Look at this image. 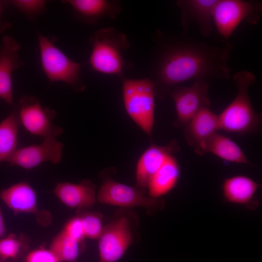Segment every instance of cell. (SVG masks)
<instances>
[{"label": "cell", "instance_id": "1", "mask_svg": "<svg viewBox=\"0 0 262 262\" xmlns=\"http://www.w3.org/2000/svg\"><path fill=\"white\" fill-rule=\"evenodd\" d=\"M151 78L155 95L162 101L171 89L184 82L228 80V61L233 49L227 41L222 47L211 46L187 35H164L158 33Z\"/></svg>", "mask_w": 262, "mask_h": 262}, {"label": "cell", "instance_id": "2", "mask_svg": "<svg viewBox=\"0 0 262 262\" xmlns=\"http://www.w3.org/2000/svg\"><path fill=\"white\" fill-rule=\"evenodd\" d=\"M237 94L232 101L219 115V130L240 135L258 134L262 124V114L255 112L249 94V87L256 80L255 75L243 70L233 77Z\"/></svg>", "mask_w": 262, "mask_h": 262}, {"label": "cell", "instance_id": "3", "mask_svg": "<svg viewBox=\"0 0 262 262\" xmlns=\"http://www.w3.org/2000/svg\"><path fill=\"white\" fill-rule=\"evenodd\" d=\"M92 51L88 60L91 69L122 78L132 64L123 57L121 52L130 47L126 35L113 27L99 29L90 37Z\"/></svg>", "mask_w": 262, "mask_h": 262}, {"label": "cell", "instance_id": "4", "mask_svg": "<svg viewBox=\"0 0 262 262\" xmlns=\"http://www.w3.org/2000/svg\"><path fill=\"white\" fill-rule=\"evenodd\" d=\"M125 109L133 122L150 138L155 119L154 85L149 78H121Z\"/></svg>", "mask_w": 262, "mask_h": 262}, {"label": "cell", "instance_id": "5", "mask_svg": "<svg viewBox=\"0 0 262 262\" xmlns=\"http://www.w3.org/2000/svg\"><path fill=\"white\" fill-rule=\"evenodd\" d=\"M37 34L41 67L49 82H64L76 92L83 91L86 86L81 78V64L70 59L55 45V37Z\"/></svg>", "mask_w": 262, "mask_h": 262}, {"label": "cell", "instance_id": "6", "mask_svg": "<svg viewBox=\"0 0 262 262\" xmlns=\"http://www.w3.org/2000/svg\"><path fill=\"white\" fill-rule=\"evenodd\" d=\"M262 4L258 0H217L213 8V25L219 34L229 39L241 23L252 25L259 21Z\"/></svg>", "mask_w": 262, "mask_h": 262}, {"label": "cell", "instance_id": "7", "mask_svg": "<svg viewBox=\"0 0 262 262\" xmlns=\"http://www.w3.org/2000/svg\"><path fill=\"white\" fill-rule=\"evenodd\" d=\"M102 174V183L97 197L99 202L126 207H142L151 210L162 209L164 206L161 198L147 196L137 187L117 182L105 170Z\"/></svg>", "mask_w": 262, "mask_h": 262}, {"label": "cell", "instance_id": "8", "mask_svg": "<svg viewBox=\"0 0 262 262\" xmlns=\"http://www.w3.org/2000/svg\"><path fill=\"white\" fill-rule=\"evenodd\" d=\"M17 113L19 123L33 135L45 138L62 134L61 127L53 124L56 112L41 105L33 96H24L19 100Z\"/></svg>", "mask_w": 262, "mask_h": 262}, {"label": "cell", "instance_id": "9", "mask_svg": "<svg viewBox=\"0 0 262 262\" xmlns=\"http://www.w3.org/2000/svg\"><path fill=\"white\" fill-rule=\"evenodd\" d=\"M209 88L207 81L196 80L191 86L177 85L171 89L169 96L175 106V127L183 128L201 108L211 107Z\"/></svg>", "mask_w": 262, "mask_h": 262}, {"label": "cell", "instance_id": "10", "mask_svg": "<svg viewBox=\"0 0 262 262\" xmlns=\"http://www.w3.org/2000/svg\"><path fill=\"white\" fill-rule=\"evenodd\" d=\"M98 242L99 262H116L131 245L132 234L129 220L121 217L102 229Z\"/></svg>", "mask_w": 262, "mask_h": 262}, {"label": "cell", "instance_id": "11", "mask_svg": "<svg viewBox=\"0 0 262 262\" xmlns=\"http://www.w3.org/2000/svg\"><path fill=\"white\" fill-rule=\"evenodd\" d=\"M63 147L56 137L45 138L40 144L17 148L6 162L26 169L33 168L46 162L58 164L62 158Z\"/></svg>", "mask_w": 262, "mask_h": 262}, {"label": "cell", "instance_id": "12", "mask_svg": "<svg viewBox=\"0 0 262 262\" xmlns=\"http://www.w3.org/2000/svg\"><path fill=\"white\" fill-rule=\"evenodd\" d=\"M217 0H178L176 3L180 11L183 34H186L190 25L195 23L204 37L213 33V13Z\"/></svg>", "mask_w": 262, "mask_h": 262}, {"label": "cell", "instance_id": "13", "mask_svg": "<svg viewBox=\"0 0 262 262\" xmlns=\"http://www.w3.org/2000/svg\"><path fill=\"white\" fill-rule=\"evenodd\" d=\"M180 147L176 139L164 146L151 143L140 157L136 167V187L143 191L147 188L152 176L167 157L179 152Z\"/></svg>", "mask_w": 262, "mask_h": 262}, {"label": "cell", "instance_id": "14", "mask_svg": "<svg viewBox=\"0 0 262 262\" xmlns=\"http://www.w3.org/2000/svg\"><path fill=\"white\" fill-rule=\"evenodd\" d=\"M20 49L14 37L10 35L3 36L0 45V98L9 105H14L12 72L24 65L19 59Z\"/></svg>", "mask_w": 262, "mask_h": 262}, {"label": "cell", "instance_id": "15", "mask_svg": "<svg viewBox=\"0 0 262 262\" xmlns=\"http://www.w3.org/2000/svg\"><path fill=\"white\" fill-rule=\"evenodd\" d=\"M187 144L196 152L215 132L219 131L218 115L210 107L201 108L183 127Z\"/></svg>", "mask_w": 262, "mask_h": 262}, {"label": "cell", "instance_id": "16", "mask_svg": "<svg viewBox=\"0 0 262 262\" xmlns=\"http://www.w3.org/2000/svg\"><path fill=\"white\" fill-rule=\"evenodd\" d=\"M68 4L82 20L90 24L97 23L101 18L115 19L121 12L119 1L107 0H67Z\"/></svg>", "mask_w": 262, "mask_h": 262}, {"label": "cell", "instance_id": "17", "mask_svg": "<svg viewBox=\"0 0 262 262\" xmlns=\"http://www.w3.org/2000/svg\"><path fill=\"white\" fill-rule=\"evenodd\" d=\"M54 193L62 202L71 208L90 207L96 200V187L88 180L77 184L58 183Z\"/></svg>", "mask_w": 262, "mask_h": 262}, {"label": "cell", "instance_id": "18", "mask_svg": "<svg viewBox=\"0 0 262 262\" xmlns=\"http://www.w3.org/2000/svg\"><path fill=\"white\" fill-rule=\"evenodd\" d=\"M212 153L225 161L256 167L247 159L241 147L230 138L218 132L212 135L196 154L203 155Z\"/></svg>", "mask_w": 262, "mask_h": 262}, {"label": "cell", "instance_id": "19", "mask_svg": "<svg viewBox=\"0 0 262 262\" xmlns=\"http://www.w3.org/2000/svg\"><path fill=\"white\" fill-rule=\"evenodd\" d=\"M0 197L16 213H36L37 196L32 186L21 181L0 191Z\"/></svg>", "mask_w": 262, "mask_h": 262}, {"label": "cell", "instance_id": "20", "mask_svg": "<svg viewBox=\"0 0 262 262\" xmlns=\"http://www.w3.org/2000/svg\"><path fill=\"white\" fill-rule=\"evenodd\" d=\"M180 174L178 160L173 156H168L162 166L152 176L147 189L150 196L159 198L173 189Z\"/></svg>", "mask_w": 262, "mask_h": 262}, {"label": "cell", "instance_id": "21", "mask_svg": "<svg viewBox=\"0 0 262 262\" xmlns=\"http://www.w3.org/2000/svg\"><path fill=\"white\" fill-rule=\"evenodd\" d=\"M260 186L259 183L248 177L236 175L224 180L223 195L229 202L246 204L251 200Z\"/></svg>", "mask_w": 262, "mask_h": 262}, {"label": "cell", "instance_id": "22", "mask_svg": "<svg viewBox=\"0 0 262 262\" xmlns=\"http://www.w3.org/2000/svg\"><path fill=\"white\" fill-rule=\"evenodd\" d=\"M19 125L15 111L0 123V163L6 162L17 149Z\"/></svg>", "mask_w": 262, "mask_h": 262}, {"label": "cell", "instance_id": "23", "mask_svg": "<svg viewBox=\"0 0 262 262\" xmlns=\"http://www.w3.org/2000/svg\"><path fill=\"white\" fill-rule=\"evenodd\" d=\"M79 243L63 230L53 238L49 249L61 262H72L78 257Z\"/></svg>", "mask_w": 262, "mask_h": 262}, {"label": "cell", "instance_id": "24", "mask_svg": "<svg viewBox=\"0 0 262 262\" xmlns=\"http://www.w3.org/2000/svg\"><path fill=\"white\" fill-rule=\"evenodd\" d=\"M4 6H12L30 20H33L45 10L46 0H10L2 1Z\"/></svg>", "mask_w": 262, "mask_h": 262}, {"label": "cell", "instance_id": "25", "mask_svg": "<svg viewBox=\"0 0 262 262\" xmlns=\"http://www.w3.org/2000/svg\"><path fill=\"white\" fill-rule=\"evenodd\" d=\"M81 218L84 236L90 239L99 238L103 229L99 217L90 214Z\"/></svg>", "mask_w": 262, "mask_h": 262}, {"label": "cell", "instance_id": "26", "mask_svg": "<svg viewBox=\"0 0 262 262\" xmlns=\"http://www.w3.org/2000/svg\"><path fill=\"white\" fill-rule=\"evenodd\" d=\"M20 248V243L15 234L11 233L0 240V258L3 260L15 258Z\"/></svg>", "mask_w": 262, "mask_h": 262}, {"label": "cell", "instance_id": "27", "mask_svg": "<svg viewBox=\"0 0 262 262\" xmlns=\"http://www.w3.org/2000/svg\"><path fill=\"white\" fill-rule=\"evenodd\" d=\"M26 262H61L50 249L40 248L31 251Z\"/></svg>", "mask_w": 262, "mask_h": 262}, {"label": "cell", "instance_id": "28", "mask_svg": "<svg viewBox=\"0 0 262 262\" xmlns=\"http://www.w3.org/2000/svg\"><path fill=\"white\" fill-rule=\"evenodd\" d=\"M63 230L79 243L85 237L81 217H75L69 220Z\"/></svg>", "mask_w": 262, "mask_h": 262}, {"label": "cell", "instance_id": "29", "mask_svg": "<svg viewBox=\"0 0 262 262\" xmlns=\"http://www.w3.org/2000/svg\"><path fill=\"white\" fill-rule=\"evenodd\" d=\"M2 1L0 0V33L3 34L6 31L10 29L12 27L11 23L8 21L4 20L2 17V13L3 10Z\"/></svg>", "mask_w": 262, "mask_h": 262}, {"label": "cell", "instance_id": "30", "mask_svg": "<svg viewBox=\"0 0 262 262\" xmlns=\"http://www.w3.org/2000/svg\"><path fill=\"white\" fill-rule=\"evenodd\" d=\"M6 229L0 206V237H3L5 235Z\"/></svg>", "mask_w": 262, "mask_h": 262}]
</instances>
